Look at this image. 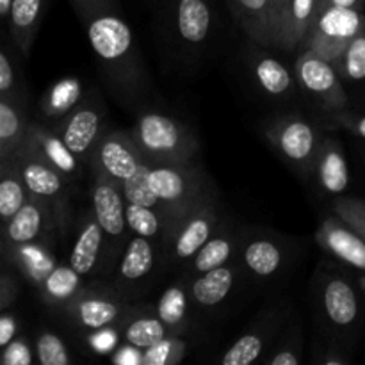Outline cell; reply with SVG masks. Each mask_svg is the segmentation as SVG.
<instances>
[{"mask_svg":"<svg viewBox=\"0 0 365 365\" xmlns=\"http://www.w3.org/2000/svg\"><path fill=\"white\" fill-rule=\"evenodd\" d=\"M68 262L84 278L110 273L106 232L100 227L91 209H88L81 216L77 227V237H75L73 246H71Z\"/></svg>","mask_w":365,"mask_h":365,"instance_id":"obj_16","label":"cell"},{"mask_svg":"<svg viewBox=\"0 0 365 365\" xmlns=\"http://www.w3.org/2000/svg\"><path fill=\"white\" fill-rule=\"evenodd\" d=\"M150 163L132 139L128 130L107 127L93 152L88 168H98L121 185L146 173Z\"/></svg>","mask_w":365,"mask_h":365,"instance_id":"obj_13","label":"cell"},{"mask_svg":"<svg viewBox=\"0 0 365 365\" xmlns=\"http://www.w3.org/2000/svg\"><path fill=\"white\" fill-rule=\"evenodd\" d=\"M173 27L182 45L200 48L212 29V11L207 0H175Z\"/></svg>","mask_w":365,"mask_h":365,"instance_id":"obj_24","label":"cell"},{"mask_svg":"<svg viewBox=\"0 0 365 365\" xmlns=\"http://www.w3.org/2000/svg\"><path fill=\"white\" fill-rule=\"evenodd\" d=\"M314 177L324 195L341 196L346 192L349 185L348 160L337 139L323 135L314 164Z\"/></svg>","mask_w":365,"mask_h":365,"instance_id":"obj_23","label":"cell"},{"mask_svg":"<svg viewBox=\"0 0 365 365\" xmlns=\"http://www.w3.org/2000/svg\"><path fill=\"white\" fill-rule=\"evenodd\" d=\"M36 356L41 365H68L71 362L64 341L50 330H39L36 337Z\"/></svg>","mask_w":365,"mask_h":365,"instance_id":"obj_41","label":"cell"},{"mask_svg":"<svg viewBox=\"0 0 365 365\" xmlns=\"http://www.w3.org/2000/svg\"><path fill=\"white\" fill-rule=\"evenodd\" d=\"M364 2H365V0H324V6L348 7V9H362ZM323 7H321V9H323Z\"/></svg>","mask_w":365,"mask_h":365,"instance_id":"obj_49","label":"cell"},{"mask_svg":"<svg viewBox=\"0 0 365 365\" xmlns=\"http://www.w3.org/2000/svg\"><path fill=\"white\" fill-rule=\"evenodd\" d=\"M14 48H16L14 45L13 48H9L7 43H4L0 48V96L27 106V86H25Z\"/></svg>","mask_w":365,"mask_h":365,"instance_id":"obj_37","label":"cell"},{"mask_svg":"<svg viewBox=\"0 0 365 365\" xmlns=\"http://www.w3.org/2000/svg\"><path fill=\"white\" fill-rule=\"evenodd\" d=\"M46 2L48 0H14L13 2L7 32H9L11 43L16 46V52L21 57H29L31 53L32 43L41 27Z\"/></svg>","mask_w":365,"mask_h":365,"instance_id":"obj_27","label":"cell"},{"mask_svg":"<svg viewBox=\"0 0 365 365\" xmlns=\"http://www.w3.org/2000/svg\"><path fill=\"white\" fill-rule=\"evenodd\" d=\"M155 312L173 335L185 337L191 331L192 323H195L196 307L189 296L185 280L170 285L160 294L155 305Z\"/></svg>","mask_w":365,"mask_h":365,"instance_id":"obj_28","label":"cell"},{"mask_svg":"<svg viewBox=\"0 0 365 365\" xmlns=\"http://www.w3.org/2000/svg\"><path fill=\"white\" fill-rule=\"evenodd\" d=\"M294 75L299 89L327 113L348 107V95L341 75L334 64L312 50H302L294 63Z\"/></svg>","mask_w":365,"mask_h":365,"instance_id":"obj_12","label":"cell"},{"mask_svg":"<svg viewBox=\"0 0 365 365\" xmlns=\"http://www.w3.org/2000/svg\"><path fill=\"white\" fill-rule=\"evenodd\" d=\"M252 73L257 86L271 98L289 100L296 95V75L291 73L287 66L277 57L266 52L252 53Z\"/></svg>","mask_w":365,"mask_h":365,"instance_id":"obj_26","label":"cell"},{"mask_svg":"<svg viewBox=\"0 0 365 365\" xmlns=\"http://www.w3.org/2000/svg\"><path fill=\"white\" fill-rule=\"evenodd\" d=\"M57 230L53 210L41 200L31 196L29 202L2 223V248L27 245V242H48Z\"/></svg>","mask_w":365,"mask_h":365,"instance_id":"obj_17","label":"cell"},{"mask_svg":"<svg viewBox=\"0 0 365 365\" xmlns=\"http://www.w3.org/2000/svg\"><path fill=\"white\" fill-rule=\"evenodd\" d=\"M323 6H324V0H317V13H319V9Z\"/></svg>","mask_w":365,"mask_h":365,"instance_id":"obj_52","label":"cell"},{"mask_svg":"<svg viewBox=\"0 0 365 365\" xmlns=\"http://www.w3.org/2000/svg\"><path fill=\"white\" fill-rule=\"evenodd\" d=\"M331 210L337 216H341L346 223L351 225L365 239V200L344 195L335 196L334 202H331Z\"/></svg>","mask_w":365,"mask_h":365,"instance_id":"obj_42","label":"cell"},{"mask_svg":"<svg viewBox=\"0 0 365 365\" xmlns=\"http://www.w3.org/2000/svg\"><path fill=\"white\" fill-rule=\"evenodd\" d=\"M84 277L68 264H57L39 285V292L46 305L64 309L84 289Z\"/></svg>","mask_w":365,"mask_h":365,"instance_id":"obj_33","label":"cell"},{"mask_svg":"<svg viewBox=\"0 0 365 365\" xmlns=\"http://www.w3.org/2000/svg\"><path fill=\"white\" fill-rule=\"evenodd\" d=\"M331 64L344 82L365 81V29L346 46L342 56Z\"/></svg>","mask_w":365,"mask_h":365,"instance_id":"obj_38","label":"cell"},{"mask_svg":"<svg viewBox=\"0 0 365 365\" xmlns=\"http://www.w3.org/2000/svg\"><path fill=\"white\" fill-rule=\"evenodd\" d=\"M356 284H359V287H360V291H362V294H365V273L360 274L359 282H356Z\"/></svg>","mask_w":365,"mask_h":365,"instance_id":"obj_51","label":"cell"},{"mask_svg":"<svg viewBox=\"0 0 365 365\" xmlns=\"http://www.w3.org/2000/svg\"><path fill=\"white\" fill-rule=\"evenodd\" d=\"M324 127L328 130H348L349 134L365 139V114L353 113L348 107L341 110H334V113H328L327 120H324Z\"/></svg>","mask_w":365,"mask_h":365,"instance_id":"obj_43","label":"cell"},{"mask_svg":"<svg viewBox=\"0 0 365 365\" xmlns=\"http://www.w3.org/2000/svg\"><path fill=\"white\" fill-rule=\"evenodd\" d=\"M148 184L159 205L170 217L187 212L203 202L216 200L209 178L195 164H152Z\"/></svg>","mask_w":365,"mask_h":365,"instance_id":"obj_3","label":"cell"},{"mask_svg":"<svg viewBox=\"0 0 365 365\" xmlns=\"http://www.w3.org/2000/svg\"><path fill=\"white\" fill-rule=\"evenodd\" d=\"M118 327H120L121 339L128 346L139 349L152 348L163 339L173 335L170 328L159 319L155 309L150 310L148 307H130Z\"/></svg>","mask_w":365,"mask_h":365,"instance_id":"obj_25","label":"cell"},{"mask_svg":"<svg viewBox=\"0 0 365 365\" xmlns=\"http://www.w3.org/2000/svg\"><path fill=\"white\" fill-rule=\"evenodd\" d=\"M25 103L0 96V163L16 159L29 132Z\"/></svg>","mask_w":365,"mask_h":365,"instance_id":"obj_30","label":"cell"},{"mask_svg":"<svg viewBox=\"0 0 365 365\" xmlns=\"http://www.w3.org/2000/svg\"><path fill=\"white\" fill-rule=\"evenodd\" d=\"M118 337H121L120 327H107L102 330H95V335H89V348L96 353H109L116 348Z\"/></svg>","mask_w":365,"mask_h":365,"instance_id":"obj_44","label":"cell"},{"mask_svg":"<svg viewBox=\"0 0 365 365\" xmlns=\"http://www.w3.org/2000/svg\"><path fill=\"white\" fill-rule=\"evenodd\" d=\"M18 328H20V324H18L16 316L9 310H4L2 317H0V346L2 348H6L16 339Z\"/></svg>","mask_w":365,"mask_h":365,"instance_id":"obj_47","label":"cell"},{"mask_svg":"<svg viewBox=\"0 0 365 365\" xmlns=\"http://www.w3.org/2000/svg\"><path fill=\"white\" fill-rule=\"evenodd\" d=\"M31 198L16 160L0 163V217L9 221Z\"/></svg>","mask_w":365,"mask_h":365,"instance_id":"obj_35","label":"cell"},{"mask_svg":"<svg viewBox=\"0 0 365 365\" xmlns=\"http://www.w3.org/2000/svg\"><path fill=\"white\" fill-rule=\"evenodd\" d=\"M130 309L128 298L116 287L107 285H84L81 292L63 309L71 327L86 331L118 327L125 312Z\"/></svg>","mask_w":365,"mask_h":365,"instance_id":"obj_10","label":"cell"},{"mask_svg":"<svg viewBox=\"0 0 365 365\" xmlns=\"http://www.w3.org/2000/svg\"><path fill=\"white\" fill-rule=\"evenodd\" d=\"M242 271L245 269L235 262H228L205 273L184 278L196 310H212L227 302L237 287Z\"/></svg>","mask_w":365,"mask_h":365,"instance_id":"obj_21","label":"cell"},{"mask_svg":"<svg viewBox=\"0 0 365 365\" xmlns=\"http://www.w3.org/2000/svg\"><path fill=\"white\" fill-rule=\"evenodd\" d=\"M127 223L134 235L152 239L160 248V241L164 237L170 216L160 207L139 205V203H127Z\"/></svg>","mask_w":365,"mask_h":365,"instance_id":"obj_36","label":"cell"},{"mask_svg":"<svg viewBox=\"0 0 365 365\" xmlns=\"http://www.w3.org/2000/svg\"><path fill=\"white\" fill-rule=\"evenodd\" d=\"M4 349L2 362L6 365H27L31 364V349L24 341L14 339L11 344H7Z\"/></svg>","mask_w":365,"mask_h":365,"instance_id":"obj_45","label":"cell"},{"mask_svg":"<svg viewBox=\"0 0 365 365\" xmlns=\"http://www.w3.org/2000/svg\"><path fill=\"white\" fill-rule=\"evenodd\" d=\"M18 298V280L13 274L7 271V262L6 269H4L2 277H0V309L9 310L11 305L16 302Z\"/></svg>","mask_w":365,"mask_h":365,"instance_id":"obj_46","label":"cell"},{"mask_svg":"<svg viewBox=\"0 0 365 365\" xmlns=\"http://www.w3.org/2000/svg\"><path fill=\"white\" fill-rule=\"evenodd\" d=\"M223 216L216 200L203 202L187 212L170 217L160 241V255L168 266L185 267L203 245L217 232Z\"/></svg>","mask_w":365,"mask_h":365,"instance_id":"obj_4","label":"cell"},{"mask_svg":"<svg viewBox=\"0 0 365 365\" xmlns=\"http://www.w3.org/2000/svg\"><path fill=\"white\" fill-rule=\"evenodd\" d=\"M21 148L29 150L36 157L45 160L46 164L59 170L71 182H77L82 177L84 164L75 157V153L68 148L66 143L61 139V135L52 127H46L38 121H31L27 138H25Z\"/></svg>","mask_w":365,"mask_h":365,"instance_id":"obj_20","label":"cell"},{"mask_svg":"<svg viewBox=\"0 0 365 365\" xmlns=\"http://www.w3.org/2000/svg\"><path fill=\"white\" fill-rule=\"evenodd\" d=\"M266 138L292 168L303 175H314L323 134L302 116H282L266 127Z\"/></svg>","mask_w":365,"mask_h":365,"instance_id":"obj_11","label":"cell"},{"mask_svg":"<svg viewBox=\"0 0 365 365\" xmlns=\"http://www.w3.org/2000/svg\"><path fill=\"white\" fill-rule=\"evenodd\" d=\"M291 0H271V20H273V31H274V46H277L278 32H280L282 21H284L287 7Z\"/></svg>","mask_w":365,"mask_h":365,"instance_id":"obj_48","label":"cell"},{"mask_svg":"<svg viewBox=\"0 0 365 365\" xmlns=\"http://www.w3.org/2000/svg\"><path fill=\"white\" fill-rule=\"evenodd\" d=\"M289 312V303H278L255 321L221 356L223 365H250L266 353Z\"/></svg>","mask_w":365,"mask_h":365,"instance_id":"obj_15","label":"cell"},{"mask_svg":"<svg viewBox=\"0 0 365 365\" xmlns=\"http://www.w3.org/2000/svg\"><path fill=\"white\" fill-rule=\"evenodd\" d=\"M50 127L61 135L75 157L88 166L96 145L109 127L106 102L96 89H91L73 110Z\"/></svg>","mask_w":365,"mask_h":365,"instance_id":"obj_7","label":"cell"},{"mask_svg":"<svg viewBox=\"0 0 365 365\" xmlns=\"http://www.w3.org/2000/svg\"><path fill=\"white\" fill-rule=\"evenodd\" d=\"M316 242L339 262L365 273V239L335 212L321 221Z\"/></svg>","mask_w":365,"mask_h":365,"instance_id":"obj_19","label":"cell"},{"mask_svg":"<svg viewBox=\"0 0 365 365\" xmlns=\"http://www.w3.org/2000/svg\"><path fill=\"white\" fill-rule=\"evenodd\" d=\"M365 29V14L362 9L324 6L314 18L302 50H312L317 56L335 63L346 46Z\"/></svg>","mask_w":365,"mask_h":365,"instance_id":"obj_8","label":"cell"},{"mask_svg":"<svg viewBox=\"0 0 365 365\" xmlns=\"http://www.w3.org/2000/svg\"><path fill=\"white\" fill-rule=\"evenodd\" d=\"M110 91L123 106L141 98L148 77L118 0H68Z\"/></svg>","mask_w":365,"mask_h":365,"instance_id":"obj_1","label":"cell"},{"mask_svg":"<svg viewBox=\"0 0 365 365\" xmlns=\"http://www.w3.org/2000/svg\"><path fill=\"white\" fill-rule=\"evenodd\" d=\"M14 160L20 168V173L31 196L45 202L53 210L57 230L61 237H64L71 227V184L73 182L25 148L18 152Z\"/></svg>","mask_w":365,"mask_h":365,"instance_id":"obj_6","label":"cell"},{"mask_svg":"<svg viewBox=\"0 0 365 365\" xmlns=\"http://www.w3.org/2000/svg\"><path fill=\"white\" fill-rule=\"evenodd\" d=\"M303 353V327L302 319H294L289 324L284 339L280 344L273 349L269 356L264 359V362L269 365H298L302 362Z\"/></svg>","mask_w":365,"mask_h":365,"instance_id":"obj_39","label":"cell"},{"mask_svg":"<svg viewBox=\"0 0 365 365\" xmlns=\"http://www.w3.org/2000/svg\"><path fill=\"white\" fill-rule=\"evenodd\" d=\"M228 6L252 41L260 46H274L271 0H228Z\"/></svg>","mask_w":365,"mask_h":365,"instance_id":"obj_31","label":"cell"},{"mask_svg":"<svg viewBox=\"0 0 365 365\" xmlns=\"http://www.w3.org/2000/svg\"><path fill=\"white\" fill-rule=\"evenodd\" d=\"M237 255L245 273L259 282L277 280L291 264V250L284 239L257 234V232L242 234Z\"/></svg>","mask_w":365,"mask_h":365,"instance_id":"obj_14","label":"cell"},{"mask_svg":"<svg viewBox=\"0 0 365 365\" xmlns=\"http://www.w3.org/2000/svg\"><path fill=\"white\" fill-rule=\"evenodd\" d=\"M316 14L317 0H291L284 21H282L280 32H278V48L285 50V52L299 50Z\"/></svg>","mask_w":365,"mask_h":365,"instance_id":"obj_32","label":"cell"},{"mask_svg":"<svg viewBox=\"0 0 365 365\" xmlns=\"http://www.w3.org/2000/svg\"><path fill=\"white\" fill-rule=\"evenodd\" d=\"M13 2L14 0H0V18H2L4 27H7V24H9V14Z\"/></svg>","mask_w":365,"mask_h":365,"instance_id":"obj_50","label":"cell"},{"mask_svg":"<svg viewBox=\"0 0 365 365\" xmlns=\"http://www.w3.org/2000/svg\"><path fill=\"white\" fill-rule=\"evenodd\" d=\"M187 353V342L180 335H170L152 348L143 349L145 365H175L180 362Z\"/></svg>","mask_w":365,"mask_h":365,"instance_id":"obj_40","label":"cell"},{"mask_svg":"<svg viewBox=\"0 0 365 365\" xmlns=\"http://www.w3.org/2000/svg\"><path fill=\"white\" fill-rule=\"evenodd\" d=\"M84 84L77 77H64L53 82L39 100V110L48 121H57L84 100Z\"/></svg>","mask_w":365,"mask_h":365,"instance_id":"obj_34","label":"cell"},{"mask_svg":"<svg viewBox=\"0 0 365 365\" xmlns=\"http://www.w3.org/2000/svg\"><path fill=\"white\" fill-rule=\"evenodd\" d=\"M242 234L245 232H237L234 225L225 220L221 227L217 228L216 234L200 248V252L184 267L185 278L205 273V271L225 266L228 262H234L235 255L239 253Z\"/></svg>","mask_w":365,"mask_h":365,"instance_id":"obj_22","label":"cell"},{"mask_svg":"<svg viewBox=\"0 0 365 365\" xmlns=\"http://www.w3.org/2000/svg\"><path fill=\"white\" fill-rule=\"evenodd\" d=\"M4 262L13 264L20 271L24 278H27L32 285L39 287L46 274L57 266L53 253L50 252L48 242H27V245L7 246L2 248Z\"/></svg>","mask_w":365,"mask_h":365,"instance_id":"obj_29","label":"cell"},{"mask_svg":"<svg viewBox=\"0 0 365 365\" xmlns=\"http://www.w3.org/2000/svg\"><path fill=\"white\" fill-rule=\"evenodd\" d=\"M91 171V210L96 221L103 228L107 237V257L109 269L113 273L118 266L121 253L127 246L132 232L127 223V196L123 185L103 173L98 168H89Z\"/></svg>","mask_w":365,"mask_h":365,"instance_id":"obj_5","label":"cell"},{"mask_svg":"<svg viewBox=\"0 0 365 365\" xmlns=\"http://www.w3.org/2000/svg\"><path fill=\"white\" fill-rule=\"evenodd\" d=\"M159 257L163 255H160V248L157 242L132 234L120 260H118L116 269H114L113 285L127 298H130V292L138 289L155 271Z\"/></svg>","mask_w":365,"mask_h":365,"instance_id":"obj_18","label":"cell"},{"mask_svg":"<svg viewBox=\"0 0 365 365\" xmlns=\"http://www.w3.org/2000/svg\"><path fill=\"white\" fill-rule=\"evenodd\" d=\"M360 287L341 273H323L317 278V314L324 328L339 335L355 330L362 317Z\"/></svg>","mask_w":365,"mask_h":365,"instance_id":"obj_9","label":"cell"},{"mask_svg":"<svg viewBox=\"0 0 365 365\" xmlns=\"http://www.w3.org/2000/svg\"><path fill=\"white\" fill-rule=\"evenodd\" d=\"M128 132L152 164H191L200 150L198 138L184 121L159 110H141Z\"/></svg>","mask_w":365,"mask_h":365,"instance_id":"obj_2","label":"cell"}]
</instances>
